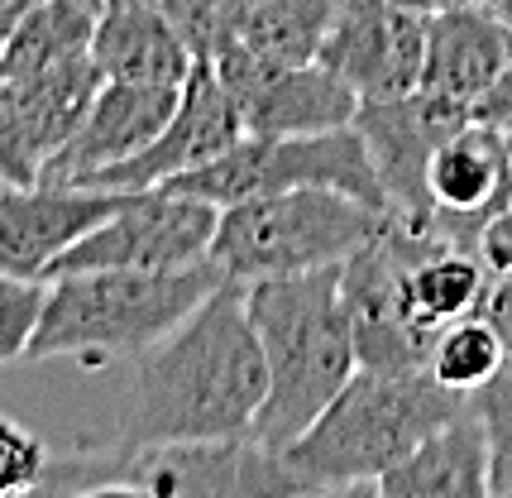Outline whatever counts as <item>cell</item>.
<instances>
[{
    "mask_svg": "<svg viewBox=\"0 0 512 498\" xmlns=\"http://www.w3.org/2000/svg\"><path fill=\"white\" fill-rule=\"evenodd\" d=\"M264 393L268 364L245 307V283L221 278L192 317L134 360L130 408L111 455L163 441L254 436Z\"/></svg>",
    "mask_w": 512,
    "mask_h": 498,
    "instance_id": "obj_1",
    "label": "cell"
},
{
    "mask_svg": "<svg viewBox=\"0 0 512 498\" xmlns=\"http://www.w3.org/2000/svg\"><path fill=\"white\" fill-rule=\"evenodd\" d=\"M245 307L268 364V393L254 417V441L283 451L331 408V398L359 369L355 326L340 297V264L254 278L245 283Z\"/></svg>",
    "mask_w": 512,
    "mask_h": 498,
    "instance_id": "obj_2",
    "label": "cell"
},
{
    "mask_svg": "<svg viewBox=\"0 0 512 498\" xmlns=\"http://www.w3.org/2000/svg\"><path fill=\"white\" fill-rule=\"evenodd\" d=\"M469 408V393L436 384L426 369L388 374L355 369V379L331 398L292 446L278 451L302 494H374L412 446Z\"/></svg>",
    "mask_w": 512,
    "mask_h": 498,
    "instance_id": "obj_3",
    "label": "cell"
},
{
    "mask_svg": "<svg viewBox=\"0 0 512 498\" xmlns=\"http://www.w3.org/2000/svg\"><path fill=\"white\" fill-rule=\"evenodd\" d=\"M221 278L225 273L211 259L187 269L58 273L44 283V307L24 360H82L91 369L139 360L192 317Z\"/></svg>",
    "mask_w": 512,
    "mask_h": 498,
    "instance_id": "obj_4",
    "label": "cell"
},
{
    "mask_svg": "<svg viewBox=\"0 0 512 498\" xmlns=\"http://www.w3.org/2000/svg\"><path fill=\"white\" fill-rule=\"evenodd\" d=\"M383 221H388L383 206H369L335 187L268 192V197L221 206L206 259L240 283L326 269V264H345L359 245H369Z\"/></svg>",
    "mask_w": 512,
    "mask_h": 498,
    "instance_id": "obj_5",
    "label": "cell"
},
{
    "mask_svg": "<svg viewBox=\"0 0 512 498\" xmlns=\"http://www.w3.org/2000/svg\"><path fill=\"white\" fill-rule=\"evenodd\" d=\"M163 187L201 197L211 206L292 192V187H335V192H350L359 202L388 211L379 168H374V154L359 135V125L316 130V135H245L235 139L221 159L201 163V168L163 182Z\"/></svg>",
    "mask_w": 512,
    "mask_h": 498,
    "instance_id": "obj_6",
    "label": "cell"
},
{
    "mask_svg": "<svg viewBox=\"0 0 512 498\" xmlns=\"http://www.w3.org/2000/svg\"><path fill=\"white\" fill-rule=\"evenodd\" d=\"M106 475L77 484V494H144V498H245L302 494L278 451L254 436L221 441H163L101 460Z\"/></svg>",
    "mask_w": 512,
    "mask_h": 498,
    "instance_id": "obj_7",
    "label": "cell"
},
{
    "mask_svg": "<svg viewBox=\"0 0 512 498\" xmlns=\"http://www.w3.org/2000/svg\"><path fill=\"white\" fill-rule=\"evenodd\" d=\"M216 221H221V206L187 197V192H168V187L125 192L101 226H91L77 245H67L58 254L48 278L82 269H187V264H206L211 240H216Z\"/></svg>",
    "mask_w": 512,
    "mask_h": 498,
    "instance_id": "obj_8",
    "label": "cell"
},
{
    "mask_svg": "<svg viewBox=\"0 0 512 498\" xmlns=\"http://www.w3.org/2000/svg\"><path fill=\"white\" fill-rule=\"evenodd\" d=\"M235 139H245L240 101L221 82V72L197 58L192 72H187V82H182L173 120L139 154L91 173L82 187H96V192H149V187H163V182L182 178V173H192L201 163L221 159Z\"/></svg>",
    "mask_w": 512,
    "mask_h": 498,
    "instance_id": "obj_9",
    "label": "cell"
},
{
    "mask_svg": "<svg viewBox=\"0 0 512 498\" xmlns=\"http://www.w3.org/2000/svg\"><path fill=\"white\" fill-rule=\"evenodd\" d=\"M469 120L474 115L465 106L441 101L422 87L407 91V96H393V101H359L355 125L369 144V154H374L388 211L398 221L431 230L436 202H431V187H426V168H431V154L441 149V139H450Z\"/></svg>",
    "mask_w": 512,
    "mask_h": 498,
    "instance_id": "obj_10",
    "label": "cell"
},
{
    "mask_svg": "<svg viewBox=\"0 0 512 498\" xmlns=\"http://www.w3.org/2000/svg\"><path fill=\"white\" fill-rule=\"evenodd\" d=\"M316 63L335 72L359 101H393L422 87L426 15L398 0H345L335 10Z\"/></svg>",
    "mask_w": 512,
    "mask_h": 498,
    "instance_id": "obj_11",
    "label": "cell"
},
{
    "mask_svg": "<svg viewBox=\"0 0 512 498\" xmlns=\"http://www.w3.org/2000/svg\"><path fill=\"white\" fill-rule=\"evenodd\" d=\"M211 68L235 91L245 135H316L355 125L359 115V96L321 63H264L235 44Z\"/></svg>",
    "mask_w": 512,
    "mask_h": 498,
    "instance_id": "obj_12",
    "label": "cell"
},
{
    "mask_svg": "<svg viewBox=\"0 0 512 498\" xmlns=\"http://www.w3.org/2000/svg\"><path fill=\"white\" fill-rule=\"evenodd\" d=\"M426 187L436 202L431 230L450 245L479 249L489 221L512 202V159L503 125L469 120L450 139H441L426 168Z\"/></svg>",
    "mask_w": 512,
    "mask_h": 498,
    "instance_id": "obj_13",
    "label": "cell"
},
{
    "mask_svg": "<svg viewBox=\"0 0 512 498\" xmlns=\"http://www.w3.org/2000/svg\"><path fill=\"white\" fill-rule=\"evenodd\" d=\"M125 192L53 187V182H0V273L48 283L67 245L101 226Z\"/></svg>",
    "mask_w": 512,
    "mask_h": 498,
    "instance_id": "obj_14",
    "label": "cell"
},
{
    "mask_svg": "<svg viewBox=\"0 0 512 498\" xmlns=\"http://www.w3.org/2000/svg\"><path fill=\"white\" fill-rule=\"evenodd\" d=\"M182 87H149V82H115L106 77L96 101L87 106L82 125L72 130L58 154H48L39 182L53 187H82L91 173L139 154L149 139L173 120Z\"/></svg>",
    "mask_w": 512,
    "mask_h": 498,
    "instance_id": "obj_15",
    "label": "cell"
},
{
    "mask_svg": "<svg viewBox=\"0 0 512 498\" xmlns=\"http://www.w3.org/2000/svg\"><path fill=\"white\" fill-rule=\"evenodd\" d=\"M512 63V24L489 5L426 15V63L422 91L455 101L474 115V106L498 87Z\"/></svg>",
    "mask_w": 512,
    "mask_h": 498,
    "instance_id": "obj_16",
    "label": "cell"
},
{
    "mask_svg": "<svg viewBox=\"0 0 512 498\" xmlns=\"http://www.w3.org/2000/svg\"><path fill=\"white\" fill-rule=\"evenodd\" d=\"M91 58L115 82L149 87H182L197 63L158 0H106L91 34Z\"/></svg>",
    "mask_w": 512,
    "mask_h": 498,
    "instance_id": "obj_17",
    "label": "cell"
},
{
    "mask_svg": "<svg viewBox=\"0 0 512 498\" xmlns=\"http://www.w3.org/2000/svg\"><path fill=\"white\" fill-rule=\"evenodd\" d=\"M379 498H493L489 489V431L479 412L465 408L436 427L422 446L402 455L398 465L374 484Z\"/></svg>",
    "mask_w": 512,
    "mask_h": 498,
    "instance_id": "obj_18",
    "label": "cell"
},
{
    "mask_svg": "<svg viewBox=\"0 0 512 498\" xmlns=\"http://www.w3.org/2000/svg\"><path fill=\"white\" fill-rule=\"evenodd\" d=\"M101 82H106V72L96 68L91 53H77V58H67L58 68H44L39 77L15 82L24 125H29V139H34L39 159L58 154L67 139H72V130L82 125L87 106L96 101Z\"/></svg>",
    "mask_w": 512,
    "mask_h": 498,
    "instance_id": "obj_19",
    "label": "cell"
},
{
    "mask_svg": "<svg viewBox=\"0 0 512 498\" xmlns=\"http://www.w3.org/2000/svg\"><path fill=\"white\" fill-rule=\"evenodd\" d=\"M96 15L82 0H39L20 29L0 48V82H24L39 77L44 68H58L77 53H91V34H96Z\"/></svg>",
    "mask_w": 512,
    "mask_h": 498,
    "instance_id": "obj_20",
    "label": "cell"
},
{
    "mask_svg": "<svg viewBox=\"0 0 512 498\" xmlns=\"http://www.w3.org/2000/svg\"><path fill=\"white\" fill-rule=\"evenodd\" d=\"M484 283H489V264H484L479 249L465 245L426 249L407 269V297H412V312L426 331H441L450 321L469 317L479 307Z\"/></svg>",
    "mask_w": 512,
    "mask_h": 498,
    "instance_id": "obj_21",
    "label": "cell"
},
{
    "mask_svg": "<svg viewBox=\"0 0 512 498\" xmlns=\"http://www.w3.org/2000/svg\"><path fill=\"white\" fill-rule=\"evenodd\" d=\"M345 0H249L240 48L264 63H316V48Z\"/></svg>",
    "mask_w": 512,
    "mask_h": 498,
    "instance_id": "obj_22",
    "label": "cell"
},
{
    "mask_svg": "<svg viewBox=\"0 0 512 498\" xmlns=\"http://www.w3.org/2000/svg\"><path fill=\"white\" fill-rule=\"evenodd\" d=\"M503 360H508L503 336H498L479 312H469V317L450 321V326L436 331V340H431V364H426V369H431L436 384L455 388V393H474V388L489 384L493 374L503 369Z\"/></svg>",
    "mask_w": 512,
    "mask_h": 498,
    "instance_id": "obj_23",
    "label": "cell"
},
{
    "mask_svg": "<svg viewBox=\"0 0 512 498\" xmlns=\"http://www.w3.org/2000/svg\"><path fill=\"white\" fill-rule=\"evenodd\" d=\"M158 5L201 63H216L225 48L240 44V29L249 15V0H158Z\"/></svg>",
    "mask_w": 512,
    "mask_h": 498,
    "instance_id": "obj_24",
    "label": "cell"
},
{
    "mask_svg": "<svg viewBox=\"0 0 512 498\" xmlns=\"http://www.w3.org/2000/svg\"><path fill=\"white\" fill-rule=\"evenodd\" d=\"M469 408L479 412V422L489 431V489L493 498H512V360L489 384L469 393Z\"/></svg>",
    "mask_w": 512,
    "mask_h": 498,
    "instance_id": "obj_25",
    "label": "cell"
},
{
    "mask_svg": "<svg viewBox=\"0 0 512 498\" xmlns=\"http://www.w3.org/2000/svg\"><path fill=\"white\" fill-rule=\"evenodd\" d=\"M48 470H53V455L44 436H34L24 422L0 412V498L39 494L48 484Z\"/></svg>",
    "mask_w": 512,
    "mask_h": 498,
    "instance_id": "obj_26",
    "label": "cell"
},
{
    "mask_svg": "<svg viewBox=\"0 0 512 498\" xmlns=\"http://www.w3.org/2000/svg\"><path fill=\"white\" fill-rule=\"evenodd\" d=\"M39 307H44V283L0 273V369L29 355V340H34V326H39Z\"/></svg>",
    "mask_w": 512,
    "mask_h": 498,
    "instance_id": "obj_27",
    "label": "cell"
},
{
    "mask_svg": "<svg viewBox=\"0 0 512 498\" xmlns=\"http://www.w3.org/2000/svg\"><path fill=\"white\" fill-rule=\"evenodd\" d=\"M39 168L44 159L29 139L20 96L10 82H0V182H39Z\"/></svg>",
    "mask_w": 512,
    "mask_h": 498,
    "instance_id": "obj_28",
    "label": "cell"
},
{
    "mask_svg": "<svg viewBox=\"0 0 512 498\" xmlns=\"http://www.w3.org/2000/svg\"><path fill=\"white\" fill-rule=\"evenodd\" d=\"M474 312L503 336L508 360H512V269H489V283H484V293H479V307H474Z\"/></svg>",
    "mask_w": 512,
    "mask_h": 498,
    "instance_id": "obj_29",
    "label": "cell"
},
{
    "mask_svg": "<svg viewBox=\"0 0 512 498\" xmlns=\"http://www.w3.org/2000/svg\"><path fill=\"white\" fill-rule=\"evenodd\" d=\"M479 254H484L489 269H512V202L489 221L484 240H479Z\"/></svg>",
    "mask_w": 512,
    "mask_h": 498,
    "instance_id": "obj_30",
    "label": "cell"
},
{
    "mask_svg": "<svg viewBox=\"0 0 512 498\" xmlns=\"http://www.w3.org/2000/svg\"><path fill=\"white\" fill-rule=\"evenodd\" d=\"M39 0H0V48H5V39L20 29V20L34 10Z\"/></svg>",
    "mask_w": 512,
    "mask_h": 498,
    "instance_id": "obj_31",
    "label": "cell"
},
{
    "mask_svg": "<svg viewBox=\"0 0 512 498\" xmlns=\"http://www.w3.org/2000/svg\"><path fill=\"white\" fill-rule=\"evenodd\" d=\"M398 5L422 10V15H441V10H465V5H489V10H498L503 0H398Z\"/></svg>",
    "mask_w": 512,
    "mask_h": 498,
    "instance_id": "obj_32",
    "label": "cell"
},
{
    "mask_svg": "<svg viewBox=\"0 0 512 498\" xmlns=\"http://www.w3.org/2000/svg\"><path fill=\"white\" fill-rule=\"evenodd\" d=\"M503 139H508V159H512V120L503 125Z\"/></svg>",
    "mask_w": 512,
    "mask_h": 498,
    "instance_id": "obj_33",
    "label": "cell"
},
{
    "mask_svg": "<svg viewBox=\"0 0 512 498\" xmlns=\"http://www.w3.org/2000/svg\"><path fill=\"white\" fill-rule=\"evenodd\" d=\"M82 5H91V10H101V0H82Z\"/></svg>",
    "mask_w": 512,
    "mask_h": 498,
    "instance_id": "obj_34",
    "label": "cell"
},
{
    "mask_svg": "<svg viewBox=\"0 0 512 498\" xmlns=\"http://www.w3.org/2000/svg\"><path fill=\"white\" fill-rule=\"evenodd\" d=\"M101 5H106V0H101Z\"/></svg>",
    "mask_w": 512,
    "mask_h": 498,
    "instance_id": "obj_35",
    "label": "cell"
}]
</instances>
